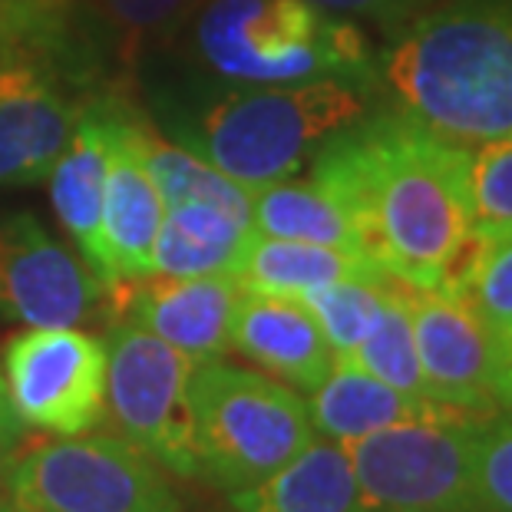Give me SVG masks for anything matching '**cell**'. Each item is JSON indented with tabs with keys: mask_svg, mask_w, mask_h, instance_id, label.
Instances as JSON below:
<instances>
[{
	"mask_svg": "<svg viewBox=\"0 0 512 512\" xmlns=\"http://www.w3.org/2000/svg\"><path fill=\"white\" fill-rule=\"evenodd\" d=\"M473 146L417 119H357L311 156V176L351 209L361 248L400 285L463 291L479 228L470 192Z\"/></svg>",
	"mask_w": 512,
	"mask_h": 512,
	"instance_id": "obj_1",
	"label": "cell"
},
{
	"mask_svg": "<svg viewBox=\"0 0 512 512\" xmlns=\"http://www.w3.org/2000/svg\"><path fill=\"white\" fill-rule=\"evenodd\" d=\"M403 116L453 143L512 133V0H433L380 63Z\"/></svg>",
	"mask_w": 512,
	"mask_h": 512,
	"instance_id": "obj_2",
	"label": "cell"
},
{
	"mask_svg": "<svg viewBox=\"0 0 512 512\" xmlns=\"http://www.w3.org/2000/svg\"><path fill=\"white\" fill-rule=\"evenodd\" d=\"M364 116L361 83L321 76L225 93L195 116L185 133L179 129V136L228 179L255 192L294 176L331 136Z\"/></svg>",
	"mask_w": 512,
	"mask_h": 512,
	"instance_id": "obj_3",
	"label": "cell"
},
{
	"mask_svg": "<svg viewBox=\"0 0 512 512\" xmlns=\"http://www.w3.org/2000/svg\"><path fill=\"white\" fill-rule=\"evenodd\" d=\"M195 37L205 63L235 83L364 80L370 70L361 30L311 0H212Z\"/></svg>",
	"mask_w": 512,
	"mask_h": 512,
	"instance_id": "obj_4",
	"label": "cell"
},
{
	"mask_svg": "<svg viewBox=\"0 0 512 512\" xmlns=\"http://www.w3.org/2000/svg\"><path fill=\"white\" fill-rule=\"evenodd\" d=\"M189 423L199 476L225 493L255 486L314 440V423L288 384L222 357L192 367Z\"/></svg>",
	"mask_w": 512,
	"mask_h": 512,
	"instance_id": "obj_5",
	"label": "cell"
},
{
	"mask_svg": "<svg viewBox=\"0 0 512 512\" xmlns=\"http://www.w3.org/2000/svg\"><path fill=\"white\" fill-rule=\"evenodd\" d=\"M86 80L76 30L0 17V185L50 176L86 106Z\"/></svg>",
	"mask_w": 512,
	"mask_h": 512,
	"instance_id": "obj_6",
	"label": "cell"
},
{
	"mask_svg": "<svg viewBox=\"0 0 512 512\" xmlns=\"http://www.w3.org/2000/svg\"><path fill=\"white\" fill-rule=\"evenodd\" d=\"M10 503L24 512H182L162 466L116 433H80L10 456Z\"/></svg>",
	"mask_w": 512,
	"mask_h": 512,
	"instance_id": "obj_7",
	"label": "cell"
},
{
	"mask_svg": "<svg viewBox=\"0 0 512 512\" xmlns=\"http://www.w3.org/2000/svg\"><path fill=\"white\" fill-rule=\"evenodd\" d=\"M476 420L440 413L344 443L367 512H479L473 489Z\"/></svg>",
	"mask_w": 512,
	"mask_h": 512,
	"instance_id": "obj_8",
	"label": "cell"
},
{
	"mask_svg": "<svg viewBox=\"0 0 512 512\" xmlns=\"http://www.w3.org/2000/svg\"><path fill=\"white\" fill-rule=\"evenodd\" d=\"M106 417L162 470L199 476L189 423L192 361L133 321L106 334Z\"/></svg>",
	"mask_w": 512,
	"mask_h": 512,
	"instance_id": "obj_9",
	"label": "cell"
},
{
	"mask_svg": "<svg viewBox=\"0 0 512 512\" xmlns=\"http://www.w3.org/2000/svg\"><path fill=\"white\" fill-rule=\"evenodd\" d=\"M403 288L427 397L466 417L512 410V341L489 328L466 291Z\"/></svg>",
	"mask_w": 512,
	"mask_h": 512,
	"instance_id": "obj_10",
	"label": "cell"
},
{
	"mask_svg": "<svg viewBox=\"0 0 512 512\" xmlns=\"http://www.w3.org/2000/svg\"><path fill=\"white\" fill-rule=\"evenodd\" d=\"M4 384L24 427L80 437L106 417V344L76 328H27L4 344Z\"/></svg>",
	"mask_w": 512,
	"mask_h": 512,
	"instance_id": "obj_11",
	"label": "cell"
},
{
	"mask_svg": "<svg viewBox=\"0 0 512 512\" xmlns=\"http://www.w3.org/2000/svg\"><path fill=\"white\" fill-rule=\"evenodd\" d=\"M106 285L34 215L0 222V318L27 328H76L100 308Z\"/></svg>",
	"mask_w": 512,
	"mask_h": 512,
	"instance_id": "obj_12",
	"label": "cell"
},
{
	"mask_svg": "<svg viewBox=\"0 0 512 512\" xmlns=\"http://www.w3.org/2000/svg\"><path fill=\"white\" fill-rule=\"evenodd\" d=\"M242 291L238 278L228 275L176 278L156 275V271L146 278L106 285V294L123 321L156 334L192 364L215 361L228 351Z\"/></svg>",
	"mask_w": 512,
	"mask_h": 512,
	"instance_id": "obj_13",
	"label": "cell"
},
{
	"mask_svg": "<svg viewBox=\"0 0 512 512\" xmlns=\"http://www.w3.org/2000/svg\"><path fill=\"white\" fill-rule=\"evenodd\" d=\"M136 113L113 103V159L103 195V285L152 275V245L166 219V202L143 159Z\"/></svg>",
	"mask_w": 512,
	"mask_h": 512,
	"instance_id": "obj_14",
	"label": "cell"
},
{
	"mask_svg": "<svg viewBox=\"0 0 512 512\" xmlns=\"http://www.w3.org/2000/svg\"><path fill=\"white\" fill-rule=\"evenodd\" d=\"M228 351L275 374L281 384L311 390L334 367V351L314 321V314L298 298L242 291L235 308Z\"/></svg>",
	"mask_w": 512,
	"mask_h": 512,
	"instance_id": "obj_15",
	"label": "cell"
},
{
	"mask_svg": "<svg viewBox=\"0 0 512 512\" xmlns=\"http://www.w3.org/2000/svg\"><path fill=\"white\" fill-rule=\"evenodd\" d=\"M113 159V103L90 100L76 119L67 146L50 169V195L60 225L67 228L83 261L100 278L103 268V195Z\"/></svg>",
	"mask_w": 512,
	"mask_h": 512,
	"instance_id": "obj_16",
	"label": "cell"
},
{
	"mask_svg": "<svg viewBox=\"0 0 512 512\" xmlns=\"http://www.w3.org/2000/svg\"><path fill=\"white\" fill-rule=\"evenodd\" d=\"M235 512H367L344 443L311 440L281 470L228 493Z\"/></svg>",
	"mask_w": 512,
	"mask_h": 512,
	"instance_id": "obj_17",
	"label": "cell"
},
{
	"mask_svg": "<svg viewBox=\"0 0 512 512\" xmlns=\"http://www.w3.org/2000/svg\"><path fill=\"white\" fill-rule=\"evenodd\" d=\"M255 235L252 215H238L205 202L172 205L152 245V271L176 278H238V268Z\"/></svg>",
	"mask_w": 512,
	"mask_h": 512,
	"instance_id": "obj_18",
	"label": "cell"
},
{
	"mask_svg": "<svg viewBox=\"0 0 512 512\" xmlns=\"http://www.w3.org/2000/svg\"><path fill=\"white\" fill-rule=\"evenodd\" d=\"M308 413L314 433H321V437L334 443H351L367 437V433L394 427V423L440 417V413L453 410L440 407V403L413 400L400 394V390L387 387L384 380L370 377L367 370L351 364L347 357H334L328 377L311 390Z\"/></svg>",
	"mask_w": 512,
	"mask_h": 512,
	"instance_id": "obj_19",
	"label": "cell"
},
{
	"mask_svg": "<svg viewBox=\"0 0 512 512\" xmlns=\"http://www.w3.org/2000/svg\"><path fill=\"white\" fill-rule=\"evenodd\" d=\"M252 222L255 232L268 238L331 245V248H344V252L364 255L361 232H357L351 209L318 176H304V179L288 176L255 189Z\"/></svg>",
	"mask_w": 512,
	"mask_h": 512,
	"instance_id": "obj_20",
	"label": "cell"
},
{
	"mask_svg": "<svg viewBox=\"0 0 512 512\" xmlns=\"http://www.w3.org/2000/svg\"><path fill=\"white\" fill-rule=\"evenodd\" d=\"M380 275L384 271L357 252H344V248H331V245L291 242V238L255 235L245 252L242 268H238V285L245 291L301 298V294L334 285V281L344 278H380Z\"/></svg>",
	"mask_w": 512,
	"mask_h": 512,
	"instance_id": "obj_21",
	"label": "cell"
},
{
	"mask_svg": "<svg viewBox=\"0 0 512 512\" xmlns=\"http://www.w3.org/2000/svg\"><path fill=\"white\" fill-rule=\"evenodd\" d=\"M136 136L143 159L156 179L162 202L166 209L185 202H205V205H219V209L238 212V215H252V189H245L242 182L228 179L225 172H219L212 162H205L199 152L189 149L185 143H169L162 139L156 129H149L143 119H136Z\"/></svg>",
	"mask_w": 512,
	"mask_h": 512,
	"instance_id": "obj_22",
	"label": "cell"
},
{
	"mask_svg": "<svg viewBox=\"0 0 512 512\" xmlns=\"http://www.w3.org/2000/svg\"><path fill=\"white\" fill-rule=\"evenodd\" d=\"M347 361L367 370L370 377L384 380L387 387L400 390L413 400H427V384H423V370L417 357V341H413V321H410V304L407 288L400 281H390L384 311L367 337L354 347V354H347Z\"/></svg>",
	"mask_w": 512,
	"mask_h": 512,
	"instance_id": "obj_23",
	"label": "cell"
},
{
	"mask_svg": "<svg viewBox=\"0 0 512 512\" xmlns=\"http://www.w3.org/2000/svg\"><path fill=\"white\" fill-rule=\"evenodd\" d=\"M387 275L380 278H344L334 285L314 288L301 294V304L314 314L324 341L331 344L334 357L354 354V347L364 341L367 331L374 328L380 311H384L387 291H390Z\"/></svg>",
	"mask_w": 512,
	"mask_h": 512,
	"instance_id": "obj_24",
	"label": "cell"
},
{
	"mask_svg": "<svg viewBox=\"0 0 512 512\" xmlns=\"http://www.w3.org/2000/svg\"><path fill=\"white\" fill-rule=\"evenodd\" d=\"M463 291L489 328L512 341V228L479 232Z\"/></svg>",
	"mask_w": 512,
	"mask_h": 512,
	"instance_id": "obj_25",
	"label": "cell"
},
{
	"mask_svg": "<svg viewBox=\"0 0 512 512\" xmlns=\"http://www.w3.org/2000/svg\"><path fill=\"white\" fill-rule=\"evenodd\" d=\"M473 489L479 512H512V413L506 410L476 420Z\"/></svg>",
	"mask_w": 512,
	"mask_h": 512,
	"instance_id": "obj_26",
	"label": "cell"
},
{
	"mask_svg": "<svg viewBox=\"0 0 512 512\" xmlns=\"http://www.w3.org/2000/svg\"><path fill=\"white\" fill-rule=\"evenodd\" d=\"M470 192L479 232L512 228V133L473 146Z\"/></svg>",
	"mask_w": 512,
	"mask_h": 512,
	"instance_id": "obj_27",
	"label": "cell"
},
{
	"mask_svg": "<svg viewBox=\"0 0 512 512\" xmlns=\"http://www.w3.org/2000/svg\"><path fill=\"white\" fill-rule=\"evenodd\" d=\"M96 17L123 34H156L169 27L192 0H86Z\"/></svg>",
	"mask_w": 512,
	"mask_h": 512,
	"instance_id": "obj_28",
	"label": "cell"
},
{
	"mask_svg": "<svg viewBox=\"0 0 512 512\" xmlns=\"http://www.w3.org/2000/svg\"><path fill=\"white\" fill-rule=\"evenodd\" d=\"M314 7L328 10L334 17H367L380 24H407L427 10L433 0H311Z\"/></svg>",
	"mask_w": 512,
	"mask_h": 512,
	"instance_id": "obj_29",
	"label": "cell"
},
{
	"mask_svg": "<svg viewBox=\"0 0 512 512\" xmlns=\"http://www.w3.org/2000/svg\"><path fill=\"white\" fill-rule=\"evenodd\" d=\"M20 440H24V423H20L14 403H10L4 370H0V463H7L17 453Z\"/></svg>",
	"mask_w": 512,
	"mask_h": 512,
	"instance_id": "obj_30",
	"label": "cell"
},
{
	"mask_svg": "<svg viewBox=\"0 0 512 512\" xmlns=\"http://www.w3.org/2000/svg\"><path fill=\"white\" fill-rule=\"evenodd\" d=\"M0 512H24L17 503H10V499H4V503H0Z\"/></svg>",
	"mask_w": 512,
	"mask_h": 512,
	"instance_id": "obj_31",
	"label": "cell"
}]
</instances>
